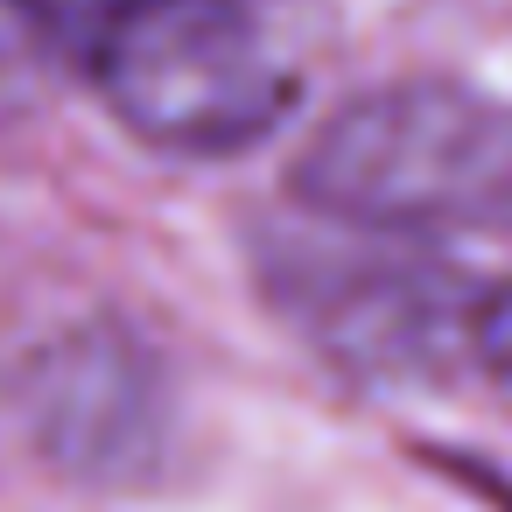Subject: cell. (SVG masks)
<instances>
[{
	"mask_svg": "<svg viewBox=\"0 0 512 512\" xmlns=\"http://www.w3.org/2000/svg\"><path fill=\"white\" fill-rule=\"evenodd\" d=\"M295 197L358 232H505L512 106L449 78L379 85L309 134Z\"/></svg>",
	"mask_w": 512,
	"mask_h": 512,
	"instance_id": "cell-1",
	"label": "cell"
},
{
	"mask_svg": "<svg viewBox=\"0 0 512 512\" xmlns=\"http://www.w3.org/2000/svg\"><path fill=\"white\" fill-rule=\"evenodd\" d=\"M78 71L169 155H239L281 127L295 92L246 0H120Z\"/></svg>",
	"mask_w": 512,
	"mask_h": 512,
	"instance_id": "cell-2",
	"label": "cell"
},
{
	"mask_svg": "<svg viewBox=\"0 0 512 512\" xmlns=\"http://www.w3.org/2000/svg\"><path fill=\"white\" fill-rule=\"evenodd\" d=\"M267 281H274V302L337 365L365 379L407 386L470 358V302L435 260L330 246V239H281L267 246Z\"/></svg>",
	"mask_w": 512,
	"mask_h": 512,
	"instance_id": "cell-3",
	"label": "cell"
},
{
	"mask_svg": "<svg viewBox=\"0 0 512 512\" xmlns=\"http://www.w3.org/2000/svg\"><path fill=\"white\" fill-rule=\"evenodd\" d=\"M15 414L36 456L78 484L134 491L169 456V379L155 351L120 323H71L43 337L15 372Z\"/></svg>",
	"mask_w": 512,
	"mask_h": 512,
	"instance_id": "cell-4",
	"label": "cell"
},
{
	"mask_svg": "<svg viewBox=\"0 0 512 512\" xmlns=\"http://www.w3.org/2000/svg\"><path fill=\"white\" fill-rule=\"evenodd\" d=\"M113 8H120V0H15V15H22L43 43H57L71 64H85V50H92V36L106 29Z\"/></svg>",
	"mask_w": 512,
	"mask_h": 512,
	"instance_id": "cell-5",
	"label": "cell"
},
{
	"mask_svg": "<svg viewBox=\"0 0 512 512\" xmlns=\"http://www.w3.org/2000/svg\"><path fill=\"white\" fill-rule=\"evenodd\" d=\"M470 358L491 372L498 393H512V281L470 302Z\"/></svg>",
	"mask_w": 512,
	"mask_h": 512,
	"instance_id": "cell-6",
	"label": "cell"
}]
</instances>
